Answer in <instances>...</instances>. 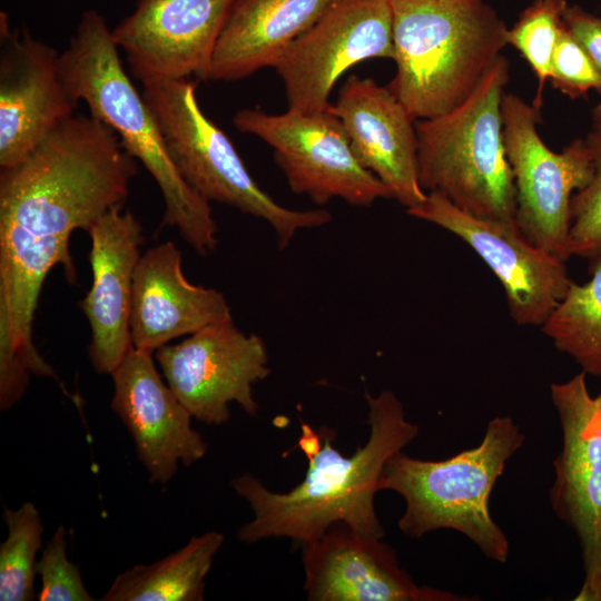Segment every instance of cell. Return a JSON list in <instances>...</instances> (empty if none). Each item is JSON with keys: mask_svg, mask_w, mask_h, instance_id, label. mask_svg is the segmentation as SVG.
Segmentation results:
<instances>
[{"mask_svg": "<svg viewBox=\"0 0 601 601\" xmlns=\"http://www.w3.org/2000/svg\"><path fill=\"white\" fill-rule=\"evenodd\" d=\"M370 435L351 456L302 423L299 449L308 460L304 480L288 492H274L257 477L244 473L231 481L233 490L250 506L254 518L237 531L244 543L288 538L305 545L336 524L367 538L382 539L385 530L374 504L386 462L412 443L418 425L406 420L401 401L390 390L365 394Z\"/></svg>", "mask_w": 601, "mask_h": 601, "instance_id": "1", "label": "cell"}, {"mask_svg": "<svg viewBox=\"0 0 601 601\" xmlns=\"http://www.w3.org/2000/svg\"><path fill=\"white\" fill-rule=\"evenodd\" d=\"M66 89L85 101L90 115L110 127L124 148L149 171L165 204L162 226L175 227L198 254L217 246L218 227L209 201L183 179L170 159L159 126L142 92L130 80L102 14H81L68 47L59 55Z\"/></svg>", "mask_w": 601, "mask_h": 601, "instance_id": "2", "label": "cell"}, {"mask_svg": "<svg viewBox=\"0 0 601 601\" xmlns=\"http://www.w3.org/2000/svg\"><path fill=\"white\" fill-rule=\"evenodd\" d=\"M388 88L414 120L466 100L508 46L505 22L485 0H391Z\"/></svg>", "mask_w": 601, "mask_h": 601, "instance_id": "3", "label": "cell"}, {"mask_svg": "<svg viewBox=\"0 0 601 601\" xmlns=\"http://www.w3.org/2000/svg\"><path fill=\"white\" fill-rule=\"evenodd\" d=\"M525 436L510 416L492 418L482 442L449 459L428 461L402 451L385 464L378 489L400 494L405 510L398 529L421 538L440 529L465 535L492 561L505 563L510 543L490 511L491 493Z\"/></svg>", "mask_w": 601, "mask_h": 601, "instance_id": "4", "label": "cell"}, {"mask_svg": "<svg viewBox=\"0 0 601 601\" xmlns=\"http://www.w3.org/2000/svg\"><path fill=\"white\" fill-rule=\"evenodd\" d=\"M510 63L501 55L452 110L415 120L417 174L426 193L483 218L515 221V187L503 140L502 99Z\"/></svg>", "mask_w": 601, "mask_h": 601, "instance_id": "5", "label": "cell"}, {"mask_svg": "<svg viewBox=\"0 0 601 601\" xmlns=\"http://www.w3.org/2000/svg\"><path fill=\"white\" fill-rule=\"evenodd\" d=\"M141 92L176 169L204 199L265 220L274 229L279 249L286 248L299 230L332 220L324 209L282 206L258 186L229 137L199 107L194 81H147Z\"/></svg>", "mask_w": 601, "mask_h": 601, "instance_id": "6", "label": "cell"}, {"mask_svg": "<svg viewBox=\"0 0 601 601\" xmlns=\"http://www.w3.org/2000/svg\"><path fill=\"white\" fill-rule=\"evenodd\" d=\"M503 140L515 187V221L536 247L566 260L571 200L593 176L587 138L553 151L538 131L541 109L514 93L502 99Z\"/></svg>", "mask_w": 601, "mask_h": 601, "instance_id": "7", "label": "cell"}, {"mask_svg": "<svg viewBox=\"0 0 601 601\" xmlns=\"http://www.w3.org/2000/svg\"><path fill=\"white\" fill-rule=\"evenodd\" d=\"M233 125L269 145L292 191L317 205L341 198L349 205L371 206L392 198L391 190L361 165L331 109L272 115L245 108L234 115Z\"/></svg>", "mask_w": 601, "mask_h": 601, "instance_id": "8", "label": "cell"}, {"mask_svg": "<svg viewBox=\"0 0 601 601\" xmlns=\"http://www.w3.org/2000/svg\"><path fill=\"white\" fill-rule=\"evenodd\" d=\"M393 57L391 0H333L273 68L283 80L288 109L317 112L329 109L333 87L346 70Z\"/></svg>", "mask_w": 601, "mask_h": 601, "instance_id": "9", "label": "cell"}, {"mask_svg": "<svg viewBox=\"0 0 601 601\" xmlns=\"http://www.w3.org/2000/svg\"><path fill=\"white\" fill-rule=\"evenodd\" d=\"M155 358L193 418L210 425L229 421L230 403L256 415L253 385L270 373L264 341L242 332L233 319L208 325L178 344H166Z\"/></svg>", "mask_w": 601, "mask_h": 601, "instance_id": "10", "label": "cell"}, {"mask_svg": "<svg viewBox=\"0 0 601 601\" xmlns=\"http://www.w3.org/2000/svg\"><path fill=\"white\" fill-rule=\"evenodd\" d=\"M585 373L553 383L551 398L562 432L553 462L552 510L575 533L584 578L575 601H601V418Z\"/></svg>", "mask_w": 601, "mask_h": 601, "instance_id": "11", "label": "cell"}, {"mask_svg": "<svg viewBox=\"0 0 601 601\" xmlns=\"http://www.w3.org/2000/svg\"><path fill=\"white\" fill-rule=\"evenodd\" d=\"M406 211L456 235L485 262L519 325L542 326L572 282L565 262L528 240L516 221L471 215L434 191Z\"/></svg>", "mask_w": 601, "mask_h": 601, "instance_id": "12", "label": "cell"}, {"mask_svg": "<svg viewBox=\"0 0 601 601\" xmlns=\"http://www.w3.org/2000/svg\"><path fill=\"white\" fill-rule=\"evenodd\" d=\"M59 55L0 13V168L22 160L77 104L61 78Z\"/></svg>", "mask_w": 601, "mask_h": 601, "instance_id": "13", "label": "cell"}, {"mask_svg": "<svg viewBox=\"0 0 601 601\" xmlns=\"http://www.w3.org/2000/svg\"><path fill=\"white\" fill-rule=\"evenodd\" d=\"M234 0H136L111 30L142 83L198 76L208 65Z\"/></svg>", "mask_w": 601, "mask_h": 601, "instance_id": "14", "label": "cell"}, {"mask_svg": "<svg viewBox=\"0 0 601 601\" xmlns=\"http://www.w3.org/2000/svg\"><path fill=\"white\" fill-rule=\"evenodd\" d=\"M154 353L132 347L111 374V408L131 434L137 456L154 484L165 485L178 465L190 466L207 452L193 416L165 383Z\"/></svg>", "mask_w": 601, "mask_h": 601, "instance_id": "15", "label": "cell"}, {"mask_svg": "<svg viewBox=\"0 0 601 601\" xmlns=\"http://www.w3.org/2000/svg\"><path fill=\"white\" fill-rule=\"evenodd\" d=\"M304 590L312 601H470L473 598L418 585L382 539L336 524L303 545Z\"/></svg>", "mask_w": 601, "mask_h": 601, "instance_id": "16", "label": "cell"}, {"mask_svg": "<svg viewBox=\"0 0 601 601\" xmlns=\"http://www.w3.org/2000/svg\"><path fill=\"white\" fill-rule=\"evenodd\" d=\"M122 207L107 211L88 230L92 283L79 307L90 326L88 355L98 374L111 375L134 347L131 296L144 235L139 219Z\"/></svg>", "mask_w": 601, "mask_h": 601, "instance_id": "17", "label": "cell"}, {"mask_svg": "<svg viewBox=\"0 0 601 601\" xmlns=\"http://www.w3.org/2000/svg\"><path fill=\"white\" fill-rule=\"evenodd\" d=\"M331 111L341 120L361 165L374 174L406 210L422 204L415 120L387 87L353 75Z\"/></svg>", "mask_w": 601, "mask_h": 601, "instance_id": "18", "label": "cell"}, {"mask_svg": "<svg viewBox=\"0 0 601 601\" xmlns=\"http://www.w3.org/2000/svg\"><path fill=\"white\" fill-rule=\"evenodd\" d=\"M228 319L233 317L226 297L186 278L174 243L154 246L140 257L130 311L135 348L155 353L174 338Z\"/></svg>", "mask_w": 601, "mask_h": 601, "instance_id": "19", "label": "cell"}, {"mask_svg": "<svg viewBox=\"0 0 601 601\" xmlns=\"http://www.w3.org/2000/svg\"><path fill=\"white\" fill-rule=\"evenodd\" d=\"M333 0H234L208 65L207 81H235L274 67Z\"/></svg>", "mask_w": 601, "mask_h": 601, "instance_id": "20", "label": "cell"}, {"mask_svg": "<svg viewBox=\"0 0 601 601\" xmlns=\"http://www.w3.org/2000/svg\"><path fill=\"white\" fill-rule=\"evenodd\" d=\"M223 543L224 534L216 531L193 536L166 558L118 574L101 600L201 601L205 579Z\"/></svg>", "mask_w": 601, "mask_h": 601, "instance_id": "21", "label": "cell"}, {"mask_svg": "<svg viewBox=\"0 0 601 601\" xmlns=\"http://www.w3.org/2000/svg\"><path fill=\"white\" fill-rule=\"evenodd\" d=\"M541 327L585 374L601 377V257L593 259L588 282H571Z\"/></svg>", "mask_w": 601, "mask_h": 601, "instance_id": "22", "label": "cell"}, {"mask_svg": "<svg viewBox=\"0 0 601 601\" xmlns=\"http://www.w3.org/2000/svg\"><path fill=\"white\" fill-rule=\"evenodd\" d=\"M2 516L8 534L0 545V600H35L36 556L43 533L40 512L24 502L16 510L6 508Z\"/></svg>", "mask_w": 601, "mask_h": 601, "instance_id": "23", "label": "cell"}, {"mask_svg": "<svg viewBox=\"0 0 601 601\" xmlns=\"http://www.w3.org/2000/svg\"><path fill=\"white\" fill-rule=\"evenodd\" d=\"M566 0H535L508 30V45L528 61L538 79L532 105H543V90L550 76L553 52L563 28Z\"/></svg>", "mask_w": 601, "mask_h": 601, "instance_id": "24", "label": "cell"}, {"mask_svg": "<svg viewBox=\"0 0 601 601\" xmlns=\"http://www.w3.org/2000/svg\"><path fill=\"white\" fill-rule=\"evenodd\" d=\"M585 138L592 154L593 176L571 200L569 252L571 256L593 260L601 257V136L590 131Z\"/></svg>", "mask_w": 601, "mask_h": 601, "instance_id": "25", "label": "cell"}, {"mask_svg": "<svg viewBox=\"0 0 601 601\" xmlns=\"http://www.w3.org/2000/svg\"><path fill=\"white\" fill-rule=\"evenodd\" d=\"M40 578V601H93L78 565L67 554L66 530L59 525L42 549L36 563Z\"/></svg>", "mask_w": 601, "mask_h": 601, "instance_id": "26", "label": "cell"}, {"mask_svg": "<svg viewBox=\"0 0 601 601\" xmlns=\"http://www.w3.org/2000/svg\"><path fill=\"white\" fill-rule=\"evenodd\" d=\"M552 86L577 99L591 90L601 91V75L580 42L563 28L556 42L549 76Z\"/></svg>", "mask_w": 601, "mask_h": 601, "instance_id": "27", "label": "cell"}, {"mask_svg": "<svg viewBox=\"0 0 601 601\" xmlns=\"http://www.w3.org/2000/svg\"><path fill=\"white\" fill-rule=\"evenodd\" d=\"M563 22L569 32L580 42L601 75V18L580 6H568ZM601 96V91L599 92Z\"/></svg>", "mask_w": 601, "mask_h": 601, "instance_id": "28", "label": "cell"}, {"mask_svg": "<svg viewBox=\"0 0 601 601\" xmlns=\"http://www.w3.org/2000/svg\"><path fill=\"white\" fill-rule=\"evenodd\" d=\"M591 132L601 136V102L592 109V129Z\"/></svg>", "mask_w": 601, "mask_h": 601, "instance_id": "29", "label": "cell"}, {"mask_svg": "<svg viewBox=\"0 0 601 601\" xmlns=\"http://www.w3.org/2000/svg\"><path fill=\"white\" fill-rule=\"evenodd\" d=\"M595 402H597L598 414L601 418V393L598 396H595Z\"/></svg>", "mask_w": 601, "mask_h": 601, "instance_id": "30", "label": "cell"}]
</instances>
